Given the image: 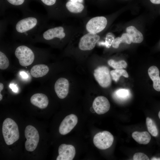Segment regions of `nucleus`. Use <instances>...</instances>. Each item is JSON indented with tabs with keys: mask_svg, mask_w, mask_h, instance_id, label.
Returning <instances> with one entry per match:
<instances>
[{
	"mask_svg": "<svg viewBox=\"0 0 160 160\" xmlns=\"http://www.w3.org/2000/svg\"><path fill=\"white\" fill-rule=\"evenodd\" d=\"M132 42V38L127 33L123 34L121 37H117L114 39L112 44V47L115 48H117L119 44L121 43H125L130 44Z\"/></svg>",
	"mask_w": 160,
	"mask_h": 160,
	"instance_id": "nucleus-20",
	"label": "nucleus"
},
{
	"mask_svg": "<svg viewBox=\"0 0 160 160\" xmlns=\"http://www.w3.org/2000/svg\"><path fill=\"white\" fill-rule=\"evenodd\" d=\"M92 107L97 114L100 115L105 113L109 110L110 104L106 97L99 96L96 97L94 100Z\"/></svg>",
	"mask_w": 160,
	"mask_h": 160,
	"instance_id": "nucleus-11",
	"label": "nucleus"
},
{
	"mask_svg": "<svg viewBox=\"0 0 160 160\" xmlns=\"http://www.w3.org/2000/svg\"><path fill=\"white\" fill-rule=\"evenodd\" d=\"M94 76L99 84L103 88H107L111 85V79L108 68L105 66L98 67L94 71Z\"/></svg>",
	"mask_w": 160,
	"mask_h": 160,
	"instance_id": "nucleus-7",
	"label": "nucleus"
},
{
	"mask_svg": "<svg viewBox=\"0 0 160 160\" xmlns=\"http://www.w3.org/2000/svg\"><path fill=\"white\" fill-rule=\"evenodd\" d=\"M25 135L27 139L25 143L26 149L29 151H33L36 149L39 141L38 131L33 126L29 125L25 129Z\"/></svg>",
	"mask_w": 160,
	"mask_h": 160,
	"instance_id": "nucleus-5",
	"label": "nucleus"
},
{
	"mask_svg": "<svg viewBox=\"0 0 160 160\" xmlns=\"http://www.w3.org/2000/svg\"><path fill=\"white\" fill-rule=\"evenodd\" d=\"M146 123L149 132L153 137L157 136L159 131L155 121L152 119L147 117L146 118Z\"/></svg>",
	"mask_w": 160,
	"mask_h": 160,
	"instance_id": "nucleus-22",
	"label": "nucleus"
},
{
	"mask_svg": "<svg viewBox=\"0 0 160 160\" xmlns=\"http://www.w3.org/2000/svg\"><path fill=\"white\" fill-rule=\"evenodd\" d=\"M151 160H160V158L153 157L151 158Z\"/></svg>",
	"mask_w": 160,
	"mask_h": 160,
	"instance_id": "nucleus-36",
	"label": "nucleus"
},
{
	"mask_svg": "<svg viewBox=\"0 0 160 160\" xmlns=\"http://www.w3.org/2000/svg\"><path fill=\"white\" fill-rule=\"evenodd\" d=\"M65 6L69 12L73 13H80L84 8V6L82 4L71 1H68L66 3Z\"/></svg>",
	"mask_w": 160,
	"mask_h": 160,
	"instance_id": "nucleus-21",
	"label": "nucleus"
},
{
	"mask_svg": "<svg viewBox=\"0 0 160 160\" xmlns=\"http://www.w3.org/2000/svg\"><path fill=\"white\" fill-rule=\"evenodd\" d=\"M46 6L49 7L54 5L56 2L57 0H40Z\"/></svg>",
	"mask_w": 160,
	"mask_h": 160,
	"instance_id": "nucleus-30",
	"label": "nucleus"
},
{
	"mask_svg": "<svg viewBox=\"0 0 160 160\" xmlns=\"http://www.w3.org/2000/svg\"><path fill=\"white\" fill-rule=\"evenodd\" d=\"M112 79L115 82H117L121 76L126 78L129 77L127 71L122 69H117L112 70L110 71Z\"/></svg>",
	"mask_w": 160,
	"mask_h": 160,
	"instance_id": "nucleus-23",
	"label": "nucleus"
},
{
	"mask_svg": "<svg viewBox=\"0 0 160 160\" xmlns=\"http://www.w3.org/2000/svg\"><path fill=\"white\" fill-rule=\"evenodd\" d=\"M114 39V35L111 33H109L106 35L105 42H102L100 44L104 45L107 48H109L112 45Z\"/></svg>",
	"mask_w": 160,
	"mask_h": 160,
	"instance_id": "nucleus-26",
	"label": "nucleus"
},
{
	"mask_svg": "<svg viewBox=\"0 0 160 160\" xmlns=\"http://www.w3.org/2000/svg\"><path fill=\"white\" fill-rule=\"evenodd\" d=\"M2 132L6 144L8 145L13 144L19 138L18 125L13 120L7 118L4 121Z\"/></svg>",
	"mask_w": 160,
	"mask_h": 160,
	"instance_id": "nucleus-3",
	"label": "nucleus"
},
{
	"mask_svg": "<svg viewBox=\"0 0 160 160\" xmlns=\"http://www.w3.org/2000/svg\"><path fill=\"white\" fill-rule=\"evenodd\" d=\"M126 31L131 37L132 43H140L143 41L144 39L143 35L134 26H129L126 28Z\"/></svg>",
	"mask_w": 160,
	"mask_h": 160,
	"instance_id": "nucleus-18",
	"label": "nucleus"
},
{
	"mask_svg": "<svg viewBox=\"0 0 160 160\" xmlns=\"http://www.w3.org/2000/svg\"><path fill=\"white\" fill-rule=\"evenodd\" d=\"M15 55L20 64L23 66L31 65L35 58L34 52L32 49L25 45L18 46L15 49Z\"/></svg>",
	"mask_w": 160,
	"mask_h": 160,
	"instance_id": "nucleus-4",
	"label": "nucleus"
},
{
	"mask_svg": "<svg viewBox=\"0 0 160 160\" xmlns=\"http://www.w3.org/2000/svg\"><path fill=\"white\" fill-rule=\"evenodd\" d=\"M14 24L12 37L20 40L31 41L48 26V18L30 11L23 12Z\"/></svg>",
	"mask_w": 160,
	"mask_h": 160,
	"instance_id": "nucleus-1",
	"label": "nucleus"
},
{
	"mask_svg": "<svg viewBox=\"0 0 160 160\" xmlns=\"http://www.w3.org/2000/svg\"><path fill=\"white\" fill-rule=\"evenodd\" d=\"M69 83L68 80L64 78H60L56 81L55 85V90L58 97L61 99L65 98L69 91Z\"/></svg>",
	"mask_w": 160,
	"mask_h": 160,
	"instance_id": "nucleus-13",
	"label": "nucleus"
},
{
	"mask_svg": "<svg viewBox=\"0 0 160 160\" xmlns=\"http://www.w3.org/2000/svg\"><path fill=\"white\" fill-rule=\"evenodd\" d=\"M3 97L1 93H0V100H1L2 99Z\"/></svg>",
	"mask_w": 160,
	"mask_h": 160,
	"instance_id": "nucleus-37",
	"label": "nucleus"
},
{
	"mask_svg": "<svg viewBox=\"0 0 160 160\" xmlns=\"http://www.w3.org/2000/svg\"><path fill=\"white\" fill-rule=\"evenodd\" d=\"M8 22L6 20H2L0 22V37H2L6 30L7 23Z\"/></svg>",
	"mask_w": 160,
	"mask_h": 160,
	"instance_id": "nucleus-28",
	"label": "nucleus"
},
{
	"mask_svg": "<svg viewBox=\"0 0 160 160\" xmlns=\"http://www.w3.org/2000/svg\"><path fill=\"white\" fill-rule=\"evenodd\" d=\"M132 137L137 143L140 144L145 145L149 143L151 137L147 131L139 132L135 131L132 133Z\"/></svg>",
	"mask_w": 160,
	"mask_h": 160,
	"instance_id": "nucleus-17",
	"label": "nucleus"
},
{
	"mask_svg": "<svg viewBox=\"0 0 160 160\" xmlns=\"http://www.w3.org/2000/svg\"><path fill=\"white\" fill-rule=\"evenodd\" d=\"M49 70V68L47 65L43 64H37L32 67L30 70V73L34 78L41 77L46 75Z\"/></svg>",
	"mask_w": 160,
	"mask_h": 160,
	"instance_id": "nucleus-16",
	"label": "nucleus"
},
{
	"mask_svg": "<svg viewBox=\"0 0 160 160\" xmlns=\"http://www.w3.org/2000/svg\"><path fill=\"white\" fill-rule=\"evenodd\" d=\"M71 1L76 2H82L83 0H70ZM79 3V2H78Z\"/></svg>",
	"mask_w": 160,
	"mask_h": 160,
	"instance_id": "nucleus-35",
	"label": "nucleus"
},
{
	"mask_svg": "<svg viewBox=\"0 0 160 160\" xmlns=\"http://www.w3.org/2000/svg\"><path fill=\"white\" fill-rule=\"evenodd\" d=\"M130 92L129 89L120 88L114 92L113 97L116 100L122 101L127 100L130 97Z\"/></svg>",
	"mask_w": 160,
	"mask_h": 160,
	"instance_id": "nucleus-19",
	"label": "nucleus"
},
{
	"mask_svg": "<svg viewBox=\"0 0 160 160\" xmlns=\"http://www.w3.org/2000/svg\"><path fill=\"white\" fill-rule=\"evenodd\" d=\"M108 63L110 66L115 69L125 68L127 66V63L124 60L116 62L113 60L110 59L108 60Z\"/></svg>",
	"mask_w": 160,
	"mask_h": 160,
	"instance_id": "nucleus-24",
	"label": "nucleus"
},
{
	"mask_svg": "<svg viewBox=\"0 0 160 160\" xmlns=\"http://www.w3.org/2000/svg\"><path fill=\"white\" fill-rule=\"evenodd\" d=\"M11 5L15 6H20L23 5L25 0H6Z\"/></svg>",
	"mask_w": 160,
	"mask_h": 160,
	"instance_id": "nucleus-29",
	"label": "nucleus"
},
{
	"mask_svg": "<svg viewBox=\"0 0 160 160\" xmlns=\"http://www.w3.org/2000/svg\"><path fill=\"white\" fill-rule=\"evenodd\" d=\"M113 140V135L110 132L104 131L99 132L95 135L93 142L95 145L98 149L105 150L112 145Z\"/></svg>",
	"mask_w": 160,
	"mask_h": 160,
	"instance_id": "nucleus-6",
	"label": "nucleus"
},
{
	"mask_svg": "<svg viewBox=\"0 0 160 160\" xmlns=\"http://www.w3.org/2000/svg\"><path fill=\"white\" fill-rule=\"evenodd\" d=\"M158 116L159 118V119H160V111H159L158 113Z\"/></svg>",
	"mask_w": 160,
	"mask_h": 160,
	"instance_id": "nucleus-38",
	"label": "nucleus"
},
{
	"mask_svg": "<svg viewBox=\"0 0 160 160\" xmlns=\"http://www.w3.org/2000/svg\"><path fill=\"white\" fill-rule=\"evenodd\" d=\"M9 65V61L6 54L0 51V69L4 70L7 69Z\"/></svg>",
	"mask_w": 160,
	"mask_h": 160,
	"instance_id": "nucleus-25",
	"label": "nucleus"
},
{
	"mask_svg": "<svg viewBox=\"0 0 160 160\" xmlns=\"http://www.w3.org/2000/svg\"><path fill=\"white\" fill-rule=\"evenodd\" d=\"M65 36L66 33L63 27L59 26L52 28L49 27L48 25L31 41L50 42L57 39H63Z\"/></svg>",
	"mask_w": 160,
	"mask_h": 160,
	"instance_id": "nucleus-2",
	"label": "nucleus"
},
{
	"mask_svg": "<svg viewBox=\"0 0 160 160\" xmlns=\"http://www.w3.org/2000/svg\"><path fill=\"white\" fill-rule=\"evenodd\" d=\"M78 122V118L74 114L66 116L61 122L59 127L60 134L64 135L70 132L74 128Z\"/></svg>",
	"mask_w": 160,
	"mask_h": 160,
	"instance_id": "nucleus-10",
	"label": "nucleus"
},
{
	"mask_svg": "<svg viewBox=\"0 0 160 160\" xmlns=\"http://www.w3.org/2000/svg\"><path fill=\"white\" fill-rule=\"evenodd\" d=\"M134 160H149L148 157L145 154L137 152L135 153L133 156Z\"/></svg>",
	"mask_w": 160,
	"mask_h": 160,
	"instance_id": "nucleus-27",
	"label": "nucleus"
},
{
	"mask_svg": "<svg viewBox=\"0 0 160 160\" xmlns=\"http://www.w3.org/2000/svg\"><path fill=\"white\" fill-rule=\"evenodd\" d=\"M106 18L103 16L95 17L90 20L86 25L89 32L96 34L103 30L107 25Z\"/></svg>",
	"mask_w": 160,
	"mask_h": 160,
	"instance_id": "nucleus-8",
	"label": "nucleus"
},
{
	"mask_svg": "<svg viewBox=\"0 0 160 160\" xmlns=\"http://www.w3.org/2000/svg\"><path fill=\"white\" fill-rule=\"evenodd\" d=\"M9 87L14 92H17L18 91V88L17 85L14 84H10Z\"/></svg>",
	"mask_w": 160,
	"mask_h": 160,
	"instance_id": "nucleus-32",
	"label": "nucleus"
},
{
	"mask_svg": "<svg viewBox=\"0 0 160 160\" xmlns=\"http://www.w3.org/2000/svg\"><path fill=\"white\" fill-rule=\"evenodd\" d=\"M30 102L32 105L40 109L46 108L49 103L47 96L41 93L33 95L30 98Z\"/></svg>",
	"mask_w": 160,
	"mask_h": 160,
	"instance_id": "nucleus-14",
	"label": "nucleus"
},
{
	"mask_svg": "<svg viewBox=\"0 0 160 160\" xmlns=\"http://www.w3.org/2000/svg\"><path fill=\"white\" fill-rule=\"evenodd\" d=\"M20 75L24 79L27 80L29 78V76L27 73L24 71H21Z\"/></svg>",
	"mask_w": 160,
	"mask_h": 160,
	"instance_id": "nucleus-31",
	"label": "nucleus"
},
{
	"mask_svg": "<svg viewBox=\"0 0 160 160\" xmlns=\"http://www.w3.org/2000/svg\"><path fill=\"white\" fill-rule=\"evenodd\" d=\"M100 39V36L96 34L89 33L81 38L79 48L82 50H91L95 47Z\"/></svg>",
	"mask_w": 160,
	"mask_h": 160,
	"instance_id": "nucleus-9",
	"label": "nucleus"
},
{
	"mask_svg": "<svg viewBox=\"0 0 160 160\" xmlns=\"http://www.w3.org/2000/svg\"><path fill=\"white\" fill-rule=\"evenodd\" d=\"M58 153L57 160H72L75 156L76 151L73 145L63 144L59 147Z\"/></svg>",
	"mask_w": 160,
	"mask_h": 160,
	"instance_id": "nucleus-12",
	"label": "nucleus"
},
{
	"mask_svg": "<svg viewBox=\"0 0 160 160\" xmlns=\"http://www.w3.org/2000/svg\"><path fill=\"white\" fill-rule=\"evenodd\" d=\"M4 89V85L3 84L1 83H0V93L1 92V91L3 89Z\"/></svg>",
	"mask_w": 160,
	"mask_h": 160,
	"instance_id": "nucleus-34",
	"label": "nucleus"
},
{
	"mask_svg": "<svg viewBox=\"0 0 160 160\" xmlns=\"http://www.w3.org/2000/svg\"><path fill=\"white\" fill-rule=\"evenodd\" d=\"M151 3L155 4H160V0H150Z\"/></svg>",
	"mask_w": 160,
	"mask_h": 160,
	"instance_id": "nucleus-33",
	"label": "nucleus"
},
{
	"mask_svg": "<svg viewBox=\"0 0 160 160\" xmlns=\"http://www.w3.org/2000/svg\"><path fill=\"white\" fill-rule=\"evenodd\" d=\"M148 73L153 81L154 89L157 91L160 92V77L158 68L155 66H151L148 69Z\"/></svg>",
	"mask_w": 160,
	"mask_h": 160,
	"instance_id": "nucleus-15",
	"label": "nucleus"
}]
</instances>
